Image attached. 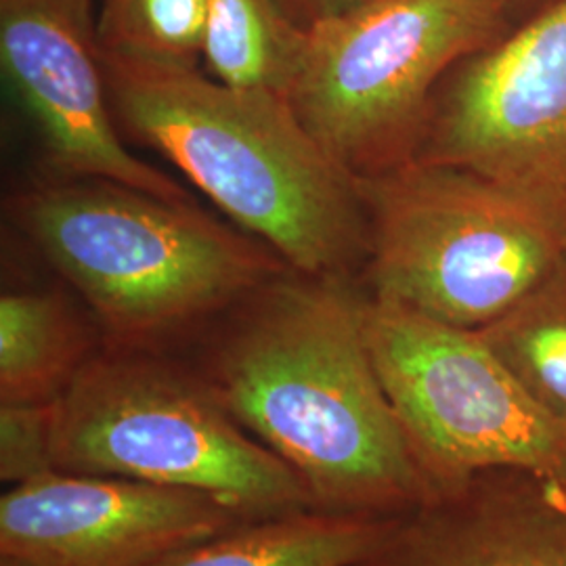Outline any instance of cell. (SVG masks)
Listing matches in <instances>:
<instances>
[{
	"label": "cell",
	"instance_id": "obj_17",
	"mask_svg": "<svg viewBox=\"0 0 566 566\" xmlns=\"http://www.w3.org/2000/svg\"><path fill=\"white\" fill-rule=\"evenodd\" d=\"M53 470V403L0 405V481L21 485Z\"/></svg>",
	"mask_w": 566,
	"mask_h": 566
},
{
	"label": "cell",
	"instance_id": "obj_9",
	"mask_svg": "<svg viewBox=\"0 0 566 566\" xmlns=\"http://www.w3.org/2000/svg\"><path fill=\"white\" fill-rule=\"evenodd\" d=\"M0 65L61 181L120 182L193 203L116 133L93 0H0Z\"/></svg>",
	"mask_w": 566,
	"mask_h": 566
},
{
	"label": "cell",
	"instance_id": "obj_14",
	"mask_svg": "<svg viewBox=\"0 0 566 566\" xmlns=\"http://www.w3.org/2000/svg\"><path fill=\"white\" fill-rule=\"evenodd\" d=\"M304 46L306 30L277 0H208L202 57L214 81L287 97Z\"/></svg>",
	"mask_w": 566,
	"mask_h": 566
},
{
	"label": "cell",
	"instance_id": "obj_8",
	"mask_svg": "<svg viewBox=\"0 0 566 566\" xmlns=\"http://www.w3.org/2000/svg\"><path fill=\"white\" fill-rule=\"evenodd\" d=\"M413 160L481 172L566 229V0L447 74Z\"/></svg>",
	"mask_w": 566,
	"mask_h": 566
},
{
	"label": "cell",
	"instance_id": "obj_10",
	"mask_svg": "<svg viewBox=\"0 0 566 566\" xmlns=\"http://www.w3.org/2000/svg\"><path fill=\"white\" fill-rule=\"evenodd\" d=\"M242 523L193 491L53 470L0 497V554L36 566H151Z\"/></svg>",
	"mask_w": 566,
	"mask_h": 566
},
{
	"label": "cell",
	"instance_id": "obj_13",
	"mask_svg": "<svg viewBox=\"0 0 566 566\" xmlns=\"http://www.w3.org/2000/svg\"><path fill=\"white\" fill-rule=\"evenodd\" d=\"M392 521L306 510L248 521L151 566H353L382 542Z\"/></svg>",
	"mask_w": 566,
	"mask_h": 566
},
{
	"label": "cell",
	"instance_id": "obj_16",
	"mask_svg": "<svg viewBox=\"0 0 566 566\" xmlns=\"http://www.w3.org/2000/svg\"><path fill=\"white\" fill-rule=\"evenodd\" d=\"M208 0H99L103 53L126 60L196 65Z\"/></svg>",
	"mask_w": 566,
	"mask_h": 566
},
{
	"label": "cell",
	"instance_id": "obj_19",
	"mask_svg": "<svg viewBox=\"0 0 566 566\" xmlns=\"http://www.w3.org/2000/svg\"><path fill=\"white\" fill-rule=\"evenodd\" d=\"M506 2L507 15L512 21V28L526 18H531L533 13H537L539 9H544L547 2L552 0H504Z\"/></svg>",
	"mask_w": 566,
	"mask_h": 566
},
{
	"label": "cell",
	"instance_id": "obj_20",
	"mask_svg": "<svg viewBox=\"0 0 566 566\" xmlns=\"http://www.w3.org/2000/svg\"><path fill=\"white\" fill-rule=\"evenodd\" d=\"M0 566H36L30 560H23L20 556H11V554H0Z\"/></svg>",
	"mask_w": 566,
	"mask_h": 566
},
{
	"label": "cell",
	"instance_id": "obj_15",
	"mask_svg": "<svg viewBox=\"0 0 566 566\" xmlns=\"http://www.w3.org/2000/svg\"><path fill=\"white\" fill-rule=\"evenodd\" d=\"M479 334L526 392L566 426V256Z\"/></svg>",
	"mask_w": 566,
	"mask_h": 566
},
{
	"label": "cell",
	"instance_id": "obj_21",
	"mask_svg": "<svg viewBox=\"0 0 566 566\" xmlns=\"http://www.w3.org/2000/svg\"><path fill=\"white\" fill-rule=\"evenodd\" d=\"M556 483H558V485L563 486V489H565V491H566V464H565V470H563V474H560V479H558V481H556Z\"/></svg>",
	"mask_w": 566,
	"mask_h": 566
},
{
	"label": "cell",
	"instance_id": "obj_18",
	"mask_svg": "<svg viewBox=\"0 0 566 566\" xmlns=\"http://www.w3.org/2000/svg\"><path fill=\"white\" fill-rule=\"evenodd\" d=\"M361 0H277V4L287 13V18L304 30L315 23L338 15L346 9L359 4Z\"/></svg>",
	"mask_w": 566,
	"mask_h": 566
},
{
	"label": "cell",
	"instance_id": "obj_7",
	"mask_svg": "<svg viewBox=\"0 0 566 566\" xmlns=\"http://www.w3.org/2000/svg\"><path fill=\"white\" fill-rule=\"evenodd\" d=\"M361 313L386 395L439 493L502 468L560 479L566 426L526 392L479 332L365 294Z\"/></svg>",
	"mask_w": 566,
	"mask_h": 566
},
{
	"label": "cell",
	"instance_id": "obj_6",
	"mask_svg": "<svg viewBox=\"0 0 566 566\" xmlns=\"http://www.w3.org/2000/svg\"><path fill=\"white\" fill-rule=\"evenodd\" d=\"M512 30L504 0H361L306 30L287 102L355 179L411 163L437 88Z\"/></svg>",
	"mask_w": 566,
	"mask_h": 566
},
{
	"label": "cell",
	"instance_id": "obj_5",
	"mask_svg": "<svg viewBox=\"0 0 566 566\" xmlns=\"http://www.w3.org/2000/svg\"><path fill=\"white\" fill-rule=\"evenodd\" d=\"M357 185L361 292L439 324L483 329L566 256L565 227L470 168L411 160Z\"/></svg>",
	"mask_w": 566,
	"mask_h": 566
},
{
	"label": "cell",
	"instance_id": "obj_4",
	"mask_svg": "<svg viewBox=\"0 0 566 566\" xmlns=\"http://www.w3.org/2000/svg\"><path fill=\"white\" fill-rule=\"evenodd\" d=\"M53 462L193 491L243 521L313 510L301 479L172 350L105 344L53 403Z\"/></svg>",
	"mask_w": 566,
	"mask_h": 566
},
{
	"label": "cell",
	"instance_id": "obj_2",
	"mask_svg": "<svg viewBox=\"0 0 566 566\" xmlns=\"http://www.w3.org/2000/svg\"><path fill=\"white\" fill-rule=\"evenodd\" d=\"M114 116L292 271L359 282L369 223L353 175L285 95L233 88L196 65L103 53Z\"/></svg>",
	"mask_w": 566,
	"mask_h": 566
},
{
	"label": "cell",
	"instance_id": "obj_12",
	"mask_svg": "<svg viewBox=\"0 0 566 566\" xmlns=\"http://www.w3.org/2000/svg\"><path fill=\"white\" fill-rule=\"evenodd\" d=\"M103 346L86 304L57 290L2 292L0 405L55 403Z\"/></svg>",
	"mask_w": 566,
	"mask_h": 566
},
{
	"label": "cell",
	"instance_id": "obj_3",
	"mask_svg": "<svg viewBox=\"0 0 566 566\" xmlns=\"http://www.w3.org/2000/svg\"><path fill=\"white\" fill-rule=\"evenodd\" d=\"M13 217L93 313L109 346L177 350L290 271L261 240L193 203L120 182L44 185L13 202Z\"/></svg>",
	"mask_w": 566,
	"mask_h": 566
},
{
	"label": "cell",
	"instance_id": "obj_1",
	"mask_svg": "<svg viewBox=\"0 0 566 566\" xmlns=\"http://www.w3.org/2000/svg\"><path fill=\"white\" fill-rule=\"evenodd\" d=\"M357 282L285 271L181 348L313 510L397 518L439 495L416 460L365 338Z\"/></svg>",
	"mask_w": 566,
	"mask_h": 566
},
{
	"label": "cell",
	"instance_id": "obj_11",
	"mask_svg": "<svg viewBox=\"0 0 566 566\" xmlns=\"http://www.w3.org/2000/svg\"><path fill=\"white\" fill-rule=\"evenodd\" d=\"M353 566H566V491L528 470H486L395 518Z\"/></svg>",
	"mask_w": 566,
	"mask_h": 566
}]
</instances>
